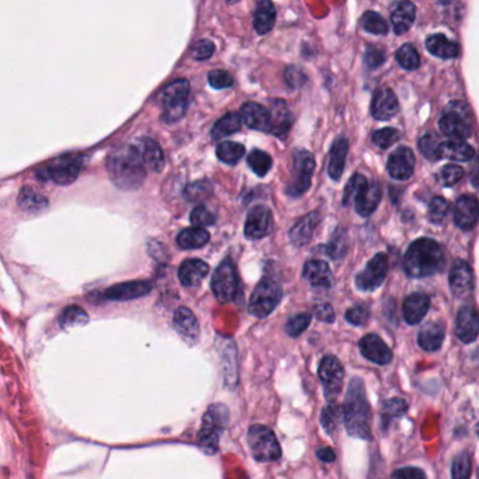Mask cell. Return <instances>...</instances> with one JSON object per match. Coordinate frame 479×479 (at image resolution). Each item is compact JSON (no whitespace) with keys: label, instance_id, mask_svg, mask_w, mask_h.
I'll use <instances>...</instances> for the list:
<instances>
[{"label":"cell","instance_id":"6da1fadb","mask_svg":"<svg viewBox=\"0 0 479 479\" xmlns=\"http://www.w3.org/2000/svg\"><path fill=\"white\" fill-rule=\"evenodd\" d=\"M107 172L122 190H136L145 180L146 169L134 145H121L107 156Z\"/></svg>","mask_w":479,"mask_h":479},{"label":"cell","instance_id":"7a4b0ae2","mask_svg":"<svg viewBox=\"0 0 479 479\" xmlns=\"http://www.w3.org/2000/svg\"><path fill=\"white\" fill-rule=\"evenodd\" d=\"M444 263L442 246L430 238L415 240L403 257L405 273L413 278L434 276L443 270Z\"/></svg>","mask_w":479,"mask_h":479},{"label":"cell","instance_id":"3957f363","mask_svg":"<svg viewBox=\"0 0 479 479\" xmlns=\"http://www.w3.org/2000/svg\"><path fill=\"white\" fill-rule=\"evenodd\" d=\"M342 419L348 433L362 440L371 439L369 405L365 396L364 384L360 378H353L349 384L346 399L342 408Z\"/></svg>","mask_w":479,"mask_h":479},{"label":"cell","instance_id":"277c9868","mask_svg":"<svg viewBox=\"0 0 479 479\" xmlns=\"http://www.w3.org/2000/svg\"><path fill=\"white\" fill-rule=\"evenodd\" d=\"M228 420H230V413L225 405L214 403L207 409L203 418L201 429L199 432V444L204 453L211 456L218 451L220 437Z\"/></svg>","mask_w":479,"mask_h":479},{"label":"cell","instance_id":"5b68a950","mask_svg":"<svg viewBox=\"0 0 479 479\" xmlns=\"http://www.w3.org/2000/svg\"><path fill=\"white\" fill-rule=\"evenodd\" d=\"M442 132L451 141H464L473 132V113L463 102L450 103L439 121Z\"/></svg>","mask_w":479,"mask_h":479},{"label":"cell","instance_id":"8992f818","mask_svg":"<svg viewBox=\"0 0 479 479\" xmlns=\"http://www.w3.org/2000/svg\"><path fill=\"white\" fill-rule=\"evenodd\" d=\"M189 95L190 83L186 79H179L166 86L159 96L160 106L163 107L162 120L170 124L183 119L189 107Z\"/></svg>","mask_w":479,"mask_h":479},{"label":"cell","instance_id":"52a82bcc","mask_svg":"<svg viewBox=\"0 0 479 479\" xmlns=\"http://www.w3.org/2000/svg\"><path fill=\"white\" fill-rule=\"evenodd\" d=\"M315 172V158L307 149H295L292 153V172L291 180L287 184V194L298 199L311 187L312 176Z\"/></svg>","mask_w":479,"mask_h":479},{"label":"cell","instance_id":"ba28073f","mask_svg":"<svg viewBox=\"0 0 479 479\" xmlns=\"http://www.w3.org/2000/svg\"><path fill=\"white\" fill-rule=\"evenodd\" d=\"M281 297V285L271 277H263L250 297L249 312L256 318H266L280 304Z\"/></svg>","mask_w":479,"mask_h":479},{"label":"cell","instance_id":"9c48e42d","mask_svg":"<svg viewBox=\"0 0 479 479\" xmlns=\"http://www.w3.org/2000/svg\"><path fill=\"white\" fill-rule=\"evenodd\" d=\"M247 444L253 459L259 463H271L281 457V449L274 433L263 425H254L249 429Z\"/></svg>","mask_w":479,"mask_h":479},{"label":"cell","instance_id":"30bf717a","mask_svg":"<svg viewBox=\"0 0 479 479\" xmlns=\"http://www.w3.org/2000/svg\"><path fill=\"white\" fill-rule=\"evenodd\" d=\"M211 290L220 302H231L240 290L237 266L231 259L224 260L213 274Z\"/></svg>","mask_w":479,"mask_h":479},{"label":"cell","instance_id":"8fae6325","mask_svg":"<svg viewBox=\"0 0 479 479\" xmlns=\"http://www.w3.org/2000/svg\"><path fill=\"white\" fill-rule=\"evenodd\" d=\"M388 273V257L385 253L375 254L365 268L356 276V287L360 291H374L385 280Z\"/></svg>","mask_w":479,"mask_h":479},{"label":"cell","instance_id":"7c38bea8","mask_svg":"<svg viewBox=\"0 0 479 479\" xmlns=\"http://www.w3.org/2000/svg\"><path fill=\"white\" fill-rule=\"evenodd\" d=\"M345 371L342 362L335 356H325L319 365V379L325 388V395L329 399H336L343 385Z\"/></svg>","mask_w":479,"mask_h":479},{"label":"cell","instance_id":"4fadbf2b","mask_svg":"<svg viewBox=\"0 0 479 479\" xmlns=\"http://www.w3.org/2000/svg\"><path fill=\"white\" fill-rule=\"evenodd\" d=\"M82 170V158L79 156H69L61 158L51 163L44 173H40L44 179H49L58 184H69L75 182Z\"/></svg>","mask_w":479,"mask_h":479},{"label":"cell","instance_id":"5bb4252c","mask_svg":"<svg viewBox=\"0 0 479 479\" xmlns=\"http://www.w3.org/2000/svg\"><path fill=\"white\" fill-rule=\"evenodd\" d=\"M273 230V217L267 207H254L246 220L244 235L250 240H261L267 237Z\"/></svg>","mask_w":479,"mask_h":479},{"label":"cell","instance_id":"9a60e30c","mask_svg":"<svg viewBox=\"0 0 479 479\" xmlns=\"http://www.w3.org/2000/svg\"><path fill=\"white\" fill-rule=\"evenodd\" d=\"M413 169H415V155L409 148L399 146L391 153L386 163V170L392 179L405 182L413 175Z\"/></svg>","mask_w":479,"mask_h":479},{"label":"cell","instance_id":"2e32d148","mask_svg":"<svg viewBox=\"0 0 479 479\" xmlns=\"http://www.w3.org/2000/svg\"><path fill=\"white\" fill-rule=\"evenodd\" d=\"M450 288L454 297L463 298L474 288V274L470 264L464 260L454 261L450 270Z\"/></svg>","mask_w":479,"mask_h":479},{"label":"cell","instance_id":"e0dca14e","mask_svg":"<svg viewBox=\"0 0 479 479\" xmlns=\"http://www.w3.org/2000/svg\"><path fill=\"white\" fill-rule=\"evenodd\" d=\"M150 281H128L116 284L105 291V298L110 301H131L135 298H141L150 292L152 290Z\"/></svg>","mask_w":479,"mask_h":479},{"label":"cell","instance_id":"ac0fdd59","mask_svg":"<svg viewBox=\"0 0 479 479\" xmlns=\"http://www.w3.org/2000/svg\"><path fill=\"white\" fill-rule=\"evenodd\" d=\"M479 332L478 314L471 307H463L456 318V335L463 343L477 341Z\"/></svg>","mask_w":479,"mask_h":479},{"label":"cell","instance_id":"d6986e66","mask_svg":"<svg viewBox=\"0 0 479 479\" xmlns=\"http://www.w3.org/2000/svg\"><path fill=\"white\" fill-rule=\"evenodd\" d=\"M454 221L463 231H471L478 223V200L475 196H461L457 200Z\"/></svg>","mask_w":479,"mask_h":479},{"label":"cell","instance_id":"ffe728a7","mask_svg":"<svg viewBox=\"0 0 479 479\" xmlns=\"http://www.w3.org/2000/svg\"><path fill=\"white\" fill-rule=\"evenodd\" d=\"M134 146L138 150L145 169L160 172L165 167V155L158 142L150 138H141Z\"/></svg>","mask_w":479,"mask_h":479},{"label":"cell","instance_id":"44dd1931","mask_svg":"<svg viewBox=\"0 0 479 479\" xmlns=\"http://www.w3.org/2000/svg\"><path fill=\"white\" fill-rule=\"evenodd\" d=\"M360 352L365 359L379 365H386L392 361L391 349L377 335L364 336L360 341Z\"/></svg>","mask_w":479,"mask_h":479},{"label":"cell","instance_id":"7402d4cb","mask_svg":"<svg viewBox=\"0 0 479 479\" xmlns=\"http://www.w3.org/2000/svg\"><path fill=\"white\" fill-rule=\"evenodd\" d=\"M270 134L285 138L292 125V116L284 100H273L270 105Z\"/></svg>","mask_w":479,"mask_h":479},{"label":"cell","instance_id":"603a6c76","mask_svg":"<svg viewBox=\"0 0 479 479\" xmlns=\"http://www.w3.org/2000/svg\"><path fill=\"white\" fill-rule=\"evenodd\" d=\"M398 110L399 103L391 89H381L375 93L371 105V113L375 120H389L398 113Z\"/></svg>","mask_w":479,"mask_h":479},{"label":"cell","instance_id":"cb8c5ba5","mask_svg":"<svg viewBox=\"0 0 479 479\" xmlns=\"http://www.w3.org/2000/svg\"><path fill=\"white\" fill-rule=\"evenodd\" d=\"M319 223H321V215L317 211L304 215L290 230L288 232L290 240L298 247L307 244L309 240H312L314 232L317 231Z\"/></svg>","mask_w":479,"mask_h":479},{"label":"cell","instance_id":"d4e9b609","mask_svg":"<svg viewBox=\"0 0 479 479\" xmlns=\"http://www.w3.org/2000/svg\"><path fill=\"white\" fill-rule=\"evenodd\" d=\"M304 278L317 288H331L333 283L332 271L324 260H308L302 271Z\"/></svg>","mask_w":479,"mask_h":479},{"label":"cell","instance_id":"484cf974","mask_svg":"<svg viewBox=\"0 0 479 479\" xmlns=\"http://www.w3.org/2000/svg\"><path fill=\"white\" fill-rule=\"evenodd\" d=\"M430 308V298L423 292H415L409 295L402 307L403 319L409 325H418L423 321Z\"/></svg>","mask_w":479,"mask_h":479},{"label":"cell","instance_id":"4316f807","mask_svg":"<svg viewBox=\"0 0 479 479\" xmlns=\"http://www.w3.org/2000/svg\"><path fill=\"white\" fill-rule=\"evenodd\" d=\"M210 266L200 259H189L179 268V280L184 287H197L207 277Z\"/></svg>","mask_w":479,"mask_h":479},{"label":"cell","instance_id":"83f0119b","mask_svg":"<svg viewBox=\"0 0 479 479\" xmlns=\"http://www.w3.org/2000/svg\"><path fill=\"white\" fill-rule=\"evenodd\" d=\"M240 119L250 128L256 131H270V113L259 103L249 102L240 109Z\"/></svg>","mask_w":479,"mask_h":479},{"label":"cell","instance_id":"f1b7e54d","mask_svg":"<svg viewBox=\"0 0 479 479\" xmlns=\"http://www.w3.org/2000/svg\"><path fill=\"white\" fill-rule=\"evenodd\" d=\"M173 325L179 335L187 342H196L199 338L200 326L197 318L189 308H179L173 317Z\"/></svg>","mask_w":479,"mask_h":479},{"label":"cell","instance_id":"f546056e","mask_svg":"<svg viewBox=\"0 0 479 479\" xmlns=\"http://www.w3.org/2000/svg\"><path fill=\"white\" fill-rule=\"evenodd\" d=\"M348 152H349V141L345 136L338 138L331 148V153H329V176L332 180L339 182L342 179L343 175V169L346 165V158H348Z\"/></svg>","mask_w":479,"mask_h":479},{"label":"cell","instance_id":"4dcf8cb0","mask_svg":"<svg viewBox=\"0 0 479 479\" xmlns=\"http://www.w3.org/2000/svg\"><path fill=\"white\" fill-rule=\"evenodd\" d=\"M416 18V6L410 1H402L399 3L392 14H391V21H392V27L396 35H402L405 32L409 31V28L412 27L413 21Z\"/></svg>","mask_w":479,"mask_h":479},{"label":"cell","instance_id":"1f68e13d","mask_svg":"<svg viewBox=\"0 0 479 479\" xmlns=\"http://www.w3.org/2000/svg\"><path fill=\"white\" fill-rule=\"evenodd\" d=\"M426 48L432 55L442 59H453L460 55V45L454 41H450L443 34L430 35L426 40Z\"/></svg>","mask_w":479,"mask_h":479},{"label":"cell","instance_id":"d6a6232c","mask_svg":"<svg viewBox=\"0 0 479 479\" xmlns=\"http://www.w3.org/2000/svg\"><path fill=\"white\" fill-rule=\"evenodd\" d=\"M475 156V149L464 141H447L442 142L439 148V160L450 159L459 162H468Z\"/></svg>","mask_w":479,"mask_h":479},{"label":"cell","instance_id":"836d02e7","mask_svg":"<svg viewBox=\"0 0 479 479\" xmlns=\"http://www.w3.org/2000/svg\"><path fill=\"white\" fill-rule=\"evenodd\" d=\"M276 23V8L274 4L268 0H261L257 3L253 17V27L257 34L264 35L270 32Z\"/></svg>","mask_w":479,"mask_h":479},{"label":"cell","instance_id":"e575fe53","mask_svg":"<svg viewBox=\"0 0 479 479\" xmlns=\"http://www.w3.org/2000/svg\"><path fill=\"white\" fill-rule=\"evenodd\" d=\"M444 341V328L440 324H426L418 336L419 346L426 352H437Z\"/></svg>","mask_w":479,"mask_h":479},{"label":"cell","instance_id":"d590c367","mask_svg":"<svg viewBox=\"0 0 479 479\" xmlns=\"http://www.w3.org/2000/svg\"><path fill=\"white\" fill-rule=\"evenodd\" d=\"M381 201V189L377 183H368L367 189L355 201V208L361 217H369Z\"/></svg>","mask_w":479,"mask_h":479},{"label":"cell","instance_id":"8d00e7d4","mask_svg":"<svg viewBox=\"0 0 479 479\" xmlns=\"http://www.w3.org/2000/svg\"><path fill=\"white\" fill-rule=\"evenodd\" d=\"M210 234L203 228H187L177 235V244L182 249H200L207 244Z\"/></svg>","mask_w":479,"mask_h":479},{"label":"cell","instance_id":"74e56055","mask_svg":"<svg viewBox=\"0 0 479 479\" xmlns=\"http://www.w3.org/2000/svg\"><path fill=\"white\" fill-rule=\"evenodd\" d=\"M242 128V119L238 113H228L223 119L215 122V125L211 129V138L214 141H218L221 138L230 136L235 132L240 131Z\"/></svg>","mask_w":479,"mask_h":479},{"label":"cell","instance_id":"f35d334b","mask_svg":"<svg viewBox=\"0 0 479 479\" xmlns=\"http://www.w3.org/2000/svg\"><path fill=\"white\" fill-rule=\"evenodd\" d=\"M18 206L25 211H41L48 207V200L31 187H24L18 194Z\"/></svg>","mask_w":479,"mask_h":479},{"label":"cell","instance_id":"ab89813d","mask_svg":"<svg viewBox=\"0 0 479 479\" xmlns=\"http://www.w3.org/2000/svg\"><path fill=\"white\" fill-rule=\"evenodd\" d=\"M244 155V146L240 142H221L217 146V156L221 162L227 165H235Z\"/></svg>","mask_w":479,"mask_h":479},{"label":"cell","instance_id":"60d3db41","mask_svg":"<svg viewBox=\"0 0 479 479\" xmlns=\"http://www.w3.org/2000/svg\"><path fill=\"white\" fill-rule=\"evenodd\" d=\"M367 186H368V180L362 175H360V173L353 175L350 177L348 186L345 187V193H343V199H342L343 206L349 207V206L355 204V201L357 200L360 194L367 189Z\"/></svg>","mask_w":479,"mask_h":479},{"label":"cell","instance_id":"b9f144b4","mask_svg":"<svg viewBox=\"0 0 479 479\" xmlns=\"http://www.w3.org/2000/svg\"><path fill=\"white\" fill-rule=\"evenodd\" d=\"M343 422L342 419V408H339L336 403H331L322 410L321 415V425L325 429L328 434H333L338 432V427Z\"/></svg>","mask_w":479,"mask_h":479},{"label":"cell","instance_id":"7bdbcfd3","mask_svg":"<svg viewBox=\"0 0 479 479\" xmlns=\"http://www.w3.org/2000/svg\"><path fill=\"white\" fill-rule=\"evenodd\" d=\"M247 165L250 166L253 173L263 177L270 172V169L273 166V160H271L268 153H266L260 149H254V150L250 152V155L247 158Z\"/></svg>","mask_w":479,"mask_h":479},{"label":"cell","instance_id":"ee69618b","mask_svg":"<svg viewBox=\"0 0 479 479\" xmlns=\"http://www.w3.org/2000/svg\"><path fill=\"white\" fill-rule=\"evenodd\" d=\"M361 25L365 31L375 35H385L388 32L386 21L372 10H368L361 16Z\"/></svg>","mask_w":479,"mask_h":479},{"label":"cell","instance_id":"f6af8a7d","mask_svg":"<svg viewBox=\"0 0 479 479\" xmlns=\"http://www.w3.org/2000/svg\"><path fill=\"white\" fill-rule=\"evenodd\" d=\"M396 61L406 71H415L420 65V57L412 44H405L396 51Z\"/></svg>","mask_w":479,"mask_h":479},{"label":"cell","instance_id":"bcb514c9","mask_svg":"<svg viewBox=\"0 0 479 479\" xmlns=\"http://www.w3.org/2000/svg\"><path fill=\"white\" fill-rule=\"evenodd\" d=\"M88 321H89V317H88L86 311L82 309L81 307H76V305L68 307L59 318V324L64 329L85 325V324H88Z\"/></svg>","mask_w":479,"mask_h":479},{"label":"cell","instance_id":"7dc6e473","mask_svg":"<svg viewBox=\"0 0 479 479\" xmlns=\"http://www.w3.org/2000/svg\"><path fill=\"white\" fill-rule=\"evenodd\" d=\"M442 145V139L433 134L427 132L419 139V149L425 158L429 160H439V148Z\"/></svg>","mask_w":479,"mask_h":479},{"label":"cell","instance_id":"c3c4849f","mask_svg":"<svg viewBox=\"0 0 479 479\" xmlns=\"http://www.w3.org/2000/svg\"><path fill=\"white\" fill-rule=\"evenodd\" d=\"M213 191V184L208 180H200L196 183H191L186 187L184 190V197L189 201L193 203H200L203 200H206Z\"/></svg>","mask_w":479,"mask_h":479},{"label":"cell","instance_id":"681fc988","mask_svg":"<svg viewBox=\"0 0 479 479\" xmlns=\"http://www.w3.org/2000/svg\"><path fill=\"white\" fill-rule=\"evenodd\" d=\"M408 410V403L401 399V398H394L385 402L384 409H382V420L384 423H389L394 419H398L401 416L405 415V412Z\"/></svg>","mask_w":479,"mask_h":479},{"label":"cell","instance_id":"f907efd6","mask_svg":"<svg viewBox=\"0 0 479 479\" xmlns=\"http://www.w3.org/2000/svg\"><path fill=\"white\" fill-rule=\"evenodd\" d=\"M473 473V460L468 453L459 454L453 461V479H470Z\"/></svg>","mask_w":479,"mask_h":479},{"label":"cell","instance_id":"816d5d0a","mask_svg":"<svg viewBox=\"0 0 479 479\" xmlns=\"http://www.w3.org/2000/svg\"><path fill=\"white\" fill-rule=\"evenodd\" d=\"M399 141V131L391 126L378 129L374 132L372 135V142L375 146L381 148V149H388L392 145H395Z\"/></svg>","mask_w":479,"mask_h":479},{"label":"cell","instance_id":"f5cc1de1","mask_svg":"<svg viewBox=\"0 0 479 479\" xmlns=\"http://www.w3.org/2000/svg\"><path fill=\"white\" fill-rule=\"evenodd\" d=\"M464 177V169L457 165H446L437 175V180L442 186L450 187L457 184Z\"/></svg>","mask_w":479,"mask_h":479},{"label":"cell","instance_id":"db71d44e","mask_svg":"<svg viewBox=\"0 0 479 479\" xmlns=\"http://www.w3.org/2000/svg\"><path fill=\"white\" fill-rule=\"evenodd\" d=\"M450 211V203L443 197H434L429 206V220L433 224H442Z\"/></svg>","mask_w":479,"mask_h":479},{"label":"cell","instance_id":"11a10c76","mask_svg":"<svg viewBox=\"0 0 479 479\" xmlns=\"http://www.w3.org/2000/svg\"><path fill=\"white\" fill-rule=\"evenodd\" d=\"M324 250H325V253H326L329 257H332L333 260L342 259V257L346 254V252H348L346 235H345L343 232L338 231V232L333 235V238L331 240V242H329L326 246H324Z\"/></svg>","mask_w":479,"mask_h":479},{"label":"cell","instance_id":"9f6ffc18","mask_svg":"<svg viewBox=\"0 0 479 479\" xmlns=\"http://www.w3.org/2000/svg\"><path fill=\"white\" fill-rule=\"evenodd\" d=\"M311 324V315L309 314H298L290 318L285 324V332L291 338H297L304 333V331Z\"/></svg>","mask_w":479,"mask_h":479},{"label":"cell","instance_id":"6f0895ef","mask_svg":"<svg viewBox=\"0 0 479 479\" xmlns=\"http://www.w3.org/2000/svg\"><path fill=\"white\" fill-rule=\"evenodd\" d=\"M190 221L191 224L196 227V228H206V227H211L215 224V217L203 206H199L196 207L193 211H191V215H190Z\"/></svg>","mask_w":479,"mask_h":479},{"label":"cell","instance_id":"680465c9","mask_svg":"<svg viewBox=\"0 0 479 479\" xmlns=\"http://www.w3.org/2000/svg\"><path fill=\"white\" fill-rule=\"evenodd\" d=\"M208 83L214 89H227L234 86V78L227 71L215 69L208 73Z\"/></svg>","mask_w":479,"mask_h":479},{"label":"cell","instance_id":"91938a15","mask_svg":"<svg viewBox=\"0 0 479 479\" xmlns=\"http://www.w3.org/2000/svg\"><path fill=\"white\" fill-rule=\"evenodd\" d=\"M191 52H193L194 59L206 61V59H210L213 57V54L215 52V45L210 40H200L194 44Z\"/></svg>","mask_w":479,"mask_h":479},{"label":"cell","instance_id":"94428289","mask_svg":"<svg viewBox=\"0 0 479 479\" xmlns=\"http://www.w3.org/2000/svg\"><path fill=\"white\" fill-rule=\"evenodd\" d=\"M369 318V309L365 305H356L352 307L346 312V319L349 324L356 325V326H362Z\"/></svg>","mask_w":479,"mask_h":479},{"label":"cell","instance_id":"6125c7cd","mask_svg":"<svg viewBox=\"0 0 479 479\" xmlns=\"http://www.w3.org/2000/svg\"><path fill=\"white\" fill-rule=\"evenodd\" d=\"M385 62V52L381 48L368 45L365 49V64L369 69H377Z\"/></svg>","mask_w":479,"mask_h":479},{"label":"cell","instance_id":"be15d7a7","mask_svg":"<svg viewBox=\"0 0 479 479\" xmlns=\"http://www.w3.org/2000/svg\"><path fill=\"white\" fill-rule=\"evenodd\" d=\"M307 79H308L307 75L298 66H290L285 71V82L292 89H298V88L304 86Z\"/></svg>","mask_w":479,"mask_h":479},{"label":"cell","instance_id":"e7e4bbea","mask_svg":"<svg viewBox=\"0 0 479 479\" xmlns=\"http://www.w3.org/2000/svg\"><path fill=\"white\" fill-rule=\"evenodd\" d=\"M391 479H427L426 474L416 467H406V468H401L396 470L392 475Z\"/></svg>","mask_w":479,"mask_h":479},{"label":"cell","instance_id":"03108f58","mask_svg":"<svg viewBox=\"0 0 479 479\" xmlns=\"http://www.w3.org/2000/svg\"><path fill=\"white\" fill-rule=\"evenodd\" d=\"M315 317L322 321V322H328L332 324L335 321V311L332 308V305L324 302V304H318L315 307Z\"/></svg>","mask_w":479,"mask_h":479},{"label":"cell","instance_id":"003e7915","mask_svg":"<svg viewBox=\"0 0 479 479\" xmlns=\"http://www.w3.org/2000/svg\"><path fill=\"white\" fill-rule=\"evenodd\" d=\"M317 454H318V459L321 461H324V463H333L335 459H336L335 451L332 449H329V447H324V449L318 450Z\"/></svg>","mask_w":479,"mask_h":479}]
</instances>
